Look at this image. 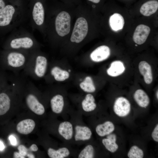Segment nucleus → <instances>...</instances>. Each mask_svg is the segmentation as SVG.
<instances>
[{
  "mask_svg": "<svg viewBox=\"0 0 158 158\" xmlns=\"http://www.w3.org/2000/svg\"><path fill=\"white\" fill-rule=\"evenodd\" d=\"M75 11L66 9L47 10L44 37L52 41L68 40L73 26Z\"/></svg>",
  "mask_w": 158,
  "mask_h": 158,
  "instance_id": "nucleus-1",
  "label": "nucleus"
},
{
  "mask_svg": "<svg viewBox=\"0 0 158 158\" xmlns=\"http://www.w3.org/2000/svg\"><path fill=\"white\" fill-rule=\"evenodd\" d=\"M14 4H6L0 12V35L19 27L28 17V12L18 3Z\"/></svg>",
  "mask_w": 158,
  "mask_h": 158,
  "instance_id": "nucleus-2",
  "label": "nucleus"
},
{
  "mask_svg": "<svg viewBox=\"0 0 158 158\" xmlns=\"http://www.w3.org/2000/svg\"><path fill=\"white\" fill-rule=\"evenodd\" d=\"M11 32L3 44V49L31 52L38 49V42L33 35L26 30L18 27Z\"/></svg>",
  "mask_w": 158,
  "mask_h": 158,
  "instance_id": "nucleus-3",
  "label": "nucleus"
},
{
  "mask_svg": "<svg viewBox=\"0 0 158 158\" xmlns=\"http://www.w3.org/2000/svg\"><path fill=\"white\" fill-rule=\"evenodd\" d=\"M87 10H76L73 25L68 40L72 43L79 44L89 37L90 22Z\"/></svg>",
  "mask_w": 158,
  "mask_h": 158,
  "instance_id": "nucleus-4",
  "label": "nucleus"
},
{
  "mask_svg": "<svg viewBox=\"0 0 158 158\" xmlns=\"http://www.w3.org/2000/svg\"><path fill=\"white\" fill-rule=\"evenodd\" d=\"M31 52L25 50L3 49L0 51V67L4 70L22 67L28 61Z\"/></svg>",
  "mask_w": 158,
  "mask_h": 158,
  "instance_id": "nucleus-5",
  "label": "nucleus"
},
{
  "mask_svg": "<svg viewBox=\"0 0 158 158\" xmlns=\"http://www.w3.org/2000/svg\"><path fill=\"white\" fill-rule=\"evenodd\" d=\"M30 59L34 62L32 71L34 75L41 78L44 75L47 70V60L46 57L37 50L31 52Z\"/></svg>",
  "mask_w": 158,
  "mask_h": 158,
  "instance_id": "nucleus-6",
  "label": "nucleus"
},
{
  "mask_svg": "<svg viewBox=\"0 0 158 158\" xmlns=\"http://www.w3.org/2000/svg\"><path fill=\"white\" fill-rule=\"evenodd\" d=\"M114 111L118 116L124 117L127 116L131 110L130 104L125 97H119L116 100L113 107Z\"/></svg>",
  "mask_w": 158,
  "mask_h": 158,
  "instance_id": "nucleus-7",
  "label": "nucleus"
},
{
  "mask_svg": "<svg viewBox=\"0 0 158 158\" xmlns=\"http://www.w3.org/2000/svg\"><path fill=\"white\" fill-rule=\"evenodd\" d=\"M150 27L144 24H140L136 28L133 36L134 42L136 44L141 45L146 41L150 33Z\"/></svg>",
  "mask_w": 158,
  "mask_h": 158,
  "instance_id": "nucleus-8",
  "label": "nucleus"
},
{
  "mask_svg": "<svg viewBox=\"0 0 158 158\" xmlns=\"http://www.w3.org/2000/svg\"><path fill=\"white\" fill-rule=\"evenodd\" d=\"M26 102L30 109L36 114L41 115L44 113V107L33 94L30 93L27 95L26 97Z\"/></svg>",
  "mask_w": 158,
  "mask_h": 158,
  "instance_id": "nucleus-9",
  "label": "nucleus"
},
{
  "mask_svg": "<svg viewBox=\"0 0 158 158\" xmlns=\"http://www.w3.org/2000/svg\"><path fill=\"white\" fill-rule=\"evenodd\" d=\"M110 54V50L107 46L103 45L100 46L90 54V57L93 61L99 62L107 59Z\"/></svg>",
  "mask_w": 158,
  "mask_h": 158,
  "instance_id": "nucleus-10",
  "label": "nucleus"
},
{
  "mask_svg": "<svg viewBox=\"0 0 158 158\" xmlns=\"http://www.w3.org/2000/svg\"><path fill=\"white\" fill-rule=\"evenodd\" d=\"M35 125V123L33 120L30 119H26L18 123L16 126V130L20 134L27 135L33 130Z\"/></svg>",
  "mask_w": 158,
  "mask_h": 158,
  "instance_id": "nucleus-11",
  "label": "nucleus"
},
{
  "mask_svg": "<svg viewBox=\"0 0 158 158\" xmlns=\"http://www.w3.org/2000/svg\"><path fill=\"white\" fill-rule=\"evenodd\" d=\"M138 68L141 74L143 76L144 80L147 84H150L153 80L152 68L150 65L146 61H140Z\"/></svg>",
  "mask_w": 158,
  "mask_h": 158,
  "instance_id": "nucleus-12",
  "label": "nucleus"
},
{
  "mask_svg": "<svg viewBox=\"0 0 158 158\" xmlns=\"http://www.w3.org/2000/svg\"><path fill=\"white\" fill-rule=\"evenodd\" d=\"M75 141L88 140L91 138L92 132L90 129L87 127L77 125L75 126Z\"/></svg>",
  "mask_w": 158,
  "mask_h": 158,
  "instance_id": "nucleus-13",
  "label": "nucleus"
},
{
  "mask_svg": "<svg viewBox=\"0 0 158 158\" xmlns=\"http://www.w3.org/2000/svg\"><path fill=\"white\" fill-rule=\"evenodd\" d=\"M158 8V1L155 0H150L146 2L142 6L140 12L142 15L148 16L155 13Z\"/></svg>",
  "mask_w": 158,
  "mask_h": 158,
  "instance_id": "nucleus-14",
  "label": "nucleus"
},
{
  "mask_svg": "<svg viewBox=\"0 0 158 158\" xmlns=\"http://www.w3.org/2000/svg\"><path fill=\"white\" fill-rule=\"evenodd\" d=\"M58 132L65 139L70 140L72 137L73 133L72 124L67 121L61 122L59 126Z\"/></svg>",
  "mask_w": 158,
  "mask_h": 158,
  "instance_id": "nucleus-15",
  "label": "nucleus"
},
{
  "mask_svg": "<svg viewBox=\"0 0 158 158\" xmlns=\"http://www.w3.org/2000/svg\"><path fill=\"white\" fill-rule=\"evenodd\" d=\"M115 128L114 125L111 122L107 121L98 125L95 130L99 136L103 137L111 133L114 130Z\"/></svg>",
  "mask_w": 158,
  "mask_h": 158,
  "instance_id": "nucleus-16",
  "label": "nucleus"
},
{
  "mask_svg": "<svg viewBox=\"0 0 158 158\" xmlns=\"http://www.w3.org/2000/svg\"><path fill=\"white\" fill-rule=\"evenodd\" d=\"M134 98L138 105L142 107H146L150 102L148 95L142 89H138L135 91L134 94Z\"/></svg>",
  "mask_w": 158,
  "mask_h": 158,
  "instance_id": "nucleus-17",
  "label": "nucleus"
},
{
  "mask_svg": "<svg viewBox=\"0 0 158 158\" xmlns=\"http://www.w3.org/2000/svg\"><path fill=\"white\" fill-rule=\"evenodd\" d=\"M125 70V67L122 62L119 61L113 62L107 70V74L109 76L116 77L123 73Z\"/></svg>",
  "mask_w": 158,
  "mask_h": 158,
  "instance_id": "nucleus-18",
  "label": "nucleus"
},
{
  "mask_svg": "<svg viewBox=\"0 0 158 158\" xmlns=\"http://www.w3.org/2000/svg\"><path fill=\"white\" fill-rule=\"evenodd\" d=\"M50 104L53 112L56 114L61 113L64 105L63 97L59 94L54 96L50 100Z\"/></svg>",
  "mask_w": 158,
  "mask_h": 158,
  "instance_id": "nucleus-19",
  "label": "nucleus"
},
{
  "mask_svg": "<svg viewBox=\"0 0 158 158\" xmlns=\"http://www.w3.org/2000/svg\"><path fill=\"white\" fill-rule=\"evenodd\" d=\"M109 22L111 27L114 31L122 29L124 24L123 17L118 13H115L111 15L110 18Z\"/></svg>",
  "mask_w": 158,
  "mask_h": 158,
  "instance_id": "nucleus-20",
  "label": "nucleus"
},
{
  "mask_svg": "<svg viewBox=\"0 0 158 158\" xmlns=\"http://www.w3.org/2000/svg\"><path fill=\"white\" fill-rule=\"evenodd\" d=\"M11 99L8 95L4 92L0 93V116L5 114L9 110Z\"/></svg>",
  "mask_w": 158,
  "mask_h": 158,
  "instance_id": "nucleus-21",
  "label": "nucleus"
},
{
  "mask_svg": "<svg viewBox=\"0 0 158 158\" xmlns=\"http://www.w3.org/2000/svg\"><path fill=\"white\" fill-rule=\"evenodd\" d=\"M95 100L92 95L90 94H87L82 102V107L83 110L88 112L94 110L96 107Z\"/></svg>",
  "mask_w": 158,
  "mask_h": 158,
  "instance_id": "nucleus-22",
  "label": "nucleus"
},
{
  "mask_svg": "<svg viewBox=\"0 0 158 158\" xmlns=\"http://www.w3.org/2000/svg\"><path fill=\"white\" fill-rule=\"evenodd\" d=\"M51 74L54 79L58 81H63L69 77V74L68 71L63 70L57 66L52 68L51 70Z\"/></svg>",
  "mask_w": 158,
  "mask_h": 158,
  "instance_id": "nucleus-23",
  "label": "nucleus"
},
{
  "mask_svg": "<svg viewBox=\"0 0 158 158\" xmlns=\"http://www.w3.org/2000/svg\"><path fill=\"white\" fill-rule=\"evenodd\" d=\"M70 153L68 150L65 147L60 148L57 150L49 148L47 150L48 155L51 158H63L68 156Z\"/></svg>",
  "mask_w": 158,
  "mask_h": 158,
  "instance_id": "nucleus-24",
  "label": "nucleus"
},
{
  "mask_svg": "<svg viewBox=\"0 0 158 158\" xmlns=\"http://www.w3.org/2000/svg\"><path fill=\"white\" fill-rule=\"evenodd\" d=\"M80 88L84 91L89 93L94 92L96 90L92 78L87 76L80 84Z\"/></svg>",
  "mask_w": 158,
  "mask_h": 158,
  "instance_id": "nucleus-25",
  "label": "nucleus"
},
{
  "mask_svg": "<svg viewBox=\"0 0 158 158\" xmlns=\"http://www.w3.org/2000/svg\"><path fill=\"white\" fill-rule=\"evenodd\" d=\"M127 155L129 158H142L144 153L142 149L137 146L133 145L130 149Z\"/></svg>",
  "mask_w": 158,
  "mask_h": 158,
  "instance_id": "nucleus-26",
  "label": "nucleus"
},
{
  "mask_svg": "<svg viewBox=\"0 0 158 158\" xmlns=\"http://www.w3.org/2000/svg\"><path fill=\"white\" fill-rule=\"evenodd\" d=\"M94 151L93 147L90 145L86 146L79 154V158H92L94 157Z\"/></svg>",
  "mask_w": 158,
  "mask_h": 158,
  "instance_id": "nucleus-27",
  "label": "nucleus"
},
{
  "mask_svg": "<svg viewBox=\"0 0 158 158\" xmlns=\"http://www.w3.org/2000/svg\"><path fill=\"white\" fill-rule=\"evenodd\" d=\"M102 142L106 148L111 152H115L118 148V147L116 141L104 138L102 140Z\"/></svg>",
  "mask_w": 158,
  "mask_h": 158,
  "instance_id": "nucleus-28",
  "label": "nucleus"
},
{
  "mask_svg": "<svg viewBox=\"0 0 158 158\" xmlns=\"http://www.w3.org/2000/svg\"><path fill=\"white\" fill-rule=\"evenodd\" d=\"M19 152L22 156L25 157L27 154V152L28 150L26 147L23 145L19 146L18 147Z\"/></svg>",
  "mask_w": 158,
  "mask_h": 158,
  "instance_id": "nucleus-29",
  "label": "nucleus"
},
{
  "mask_svg": "<svg viewBox=\"0 0 158 158\" xmlns=\"http://www.w3.org/2000/svg\"><path fill=\"white\" fill-rule=\"evenodd\" d=\"M152 137L153 140L158 142V124H157L152 133Z\"/></svg>",
  "mask_w": 158,
  "mask_h": 158,
  "instance_id": "nucleus-30",
  "label": "nucleus"
},
{
  "mask_svg": "<svg viewBox=\"0 0 158 158\" xmlns=\"http://www.w3.org/2000/svg\"><path fill=\"white\" fill-rule=\"evenodd\" d=\"M9 139L11 145H15L17 143V141L15 137L13 135H10L9 137Z\"/></svg>",
  "mask_w": 158,
  "mask_h": 158,
  "instance_id": "nucleus-31",
  "label": "nucleus"
},
{
  "mask_svg": "<svg viewBox=\"0 0 158 158\" xmlns=\"http://www.w3.org/2000/svg\"><path fill=\"white\" fill-rule=\"evenodd\" d=\"M107 138L111 140L116 141V136L114 134L110 133L107 135Z\"/></svg>",
  "mask_w": 158,
  "mask_h": 158,
  "instance_id": "nucleus-32",
  "label": "nucleus"
},
{
  "mask_svg": "<svg viewBox=\"0 0 158 158\" xmlns=\"http://www.w3.org/2000/svg\"><path fill=\"white\" fill-rule=\"evenodd\" d=\"M29 150L32 151L36 152L37 151L38 148L36 145L33 144L30 146Z\"/></svg>",
  "mask_w": 158,
  "mask_h": 158,
  "instance_id": "nucleus-33",
  "label": "nucleus"
},
{
  "mask_svg": "<svg viewBox=\"0 0 158 158\" xmlns=\"http://www.w3.org/2000/svg\"><path fill=\"white\" fill-rule=\"evenodd\" d=\"M13 157L15 158H24L25 157L21 155L19 152H15L13 153Z\"/></svg>",
  "mask_w": 158,
  "mask_h": 158,
  "instance_id": "nucleus-34",
  "label": "nucleus"
},
{
  "mask_svg": "<svg viewBox=\"0 0 158 158\" xmlns=\"http://www.w3.org/2000/svg\"><path fill=\"white\" fill-rule=\"evenodd\" d=\"M5 147L4 145L3 142L0 140V150L2 151L4 150Z\"/></svg>",
  "mask_w": 158,
  "mask_h": 158,
  "instance_id": "nucleus-35",
  "label": "nucleus"
},
{
  "mask_svg": "<svg viewBox=\"0 0 158 158\" xmlns=\"http://www.w3.org/2000/svg\"><path fill=\"white\" fill-rule=\"evenodd\" d=\"M87 1L91 2L92 3L97 4L99 2L100 0H87Z\"/></svg>",
  "mask_w": 158,
  "mask_h": 158,
  "instance_id": "nucleus-36",
  "label": "nucleus"
},
{
  "mask_svg": "<svg viewBox=\"0 0 158 158\" xmlns=\"http://www.w3.org/2000/svg\"><path fill=\"white\" fill-rule=\"evenodd\" d=\"M28 157V158H35V156L32 153L28 154H27Z\"/></svg>",
  "mask_w": 158,
  "mask_h": 158,
  "instance_id": "nucleus-37",
  "label": "nucleus"
},
{
  "mask_svg": "<svg viewBox=\"0 0 158 158\" xmlns=\"http://www.w3.org/2000/svg\"><path fill=\"white\" fill-rule=\"evenodd\" d=\"M158 90H157L156 93V96L157 98V99H158Z\"/></svg>",
  "mask_w": 158,
  "mask_h": 158,
  "instance_id": "nucleus-38",
  "label": "nucleus"
},
{
  "mask_svg": "<svg viewBox=\"0 0 158 158\" xmlns=\"http://www.w3.org/2000/svg\"><path fill=\"white\" fill-rule=\"evenodd\" d=\"M68 71H69V72H70L71 71V70H68Z\"/></svg>",
  "mask_w": 158,
  "mask_h": 158,
  "instance_id": "nucleus-39",
  "label": "nucleus"
}]
</instances>
